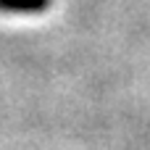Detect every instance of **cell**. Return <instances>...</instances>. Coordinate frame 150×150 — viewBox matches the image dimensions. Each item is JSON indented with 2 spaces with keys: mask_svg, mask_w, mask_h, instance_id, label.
<instances>
[{
  "mask_svg": "<svg viewBox=\"0 0 150 150\" xmlns=\"http://www.w3.org/2000/svg\"><path fill=\"white\" fill-rule=\"evenodd\" d=\"M47 8L50 0H0V13H40Z\"/></svg>",
  "mask_w": 150,
  "mask_h": 150,
  "instance_id": "6da1fadb",
  "label": "cell"
}]
</instances>
